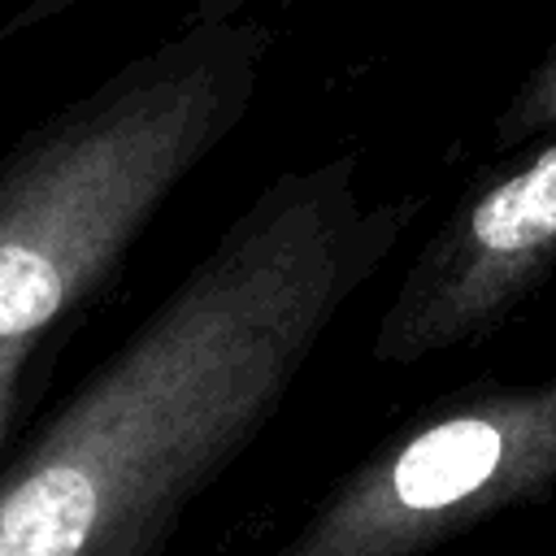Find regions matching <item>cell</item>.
<instances>
[{"mask_svg":"<svg viewBox=\"0 0 556 556\" xmlns=\"http://www.w3.org/2000/svg\"><path fill=\"white\" fill-rule=\"evenodd\" d=\"M421 208V195H365L352 152L265 182L0 465V556H165Z\"/></svg>","mask_w":556,"mask_h":556,"instance_id":"obj_1","label":"cell"},{"mask_svg":"<svg viewBox=\"0 0 556 556\" xmlns=\"http://www.w3.org/2000/svg\"><path fill=\"white\" fill-rule=\"evenodd\" d=\"M256 17L187 22L0 156V352L35 348L126 261L165 200L243 126Z\"/></svg>","mask_w":556,"mask_h":556,"instance_id":"obj_2","label":"cell"},{"mask_svg":"<svg viewBox=\"0 0 556 556\" xmlns=\"http://www.w3.org/2000/svg\"><path fill=\"white\" fill-rule=\"evenodd\" d=\"M556 486V369L443 395L365 452L274 556H426Z\"/></svg>","mask_w":556,"mask_h":556,"instance_id":"obj_3","label":"cell"},{"mask_svg":"<svg viewBox=\"0 0 556 556\" xmlns=\"http://www.w3.org/2000/svg\"><path fill=\"white\" fill-rule=\"evenodd\" d=\"M552 269L556 135L539 139L526 161L478 178L426 235L378 313L369 356L404 369L482 343L547 282Z\"/></svg>","mask_w":556,"mask_h":556,"instance_id":"obj_4","label":"cell"},{"mask_svg":"<svg viewBox=\"0 0 556 556\" xmlns=\"http://www.w3.org/2000/svg\"><path fill=\"white\" fill-rule=\"evenodd\" d=\"M547 135H556V35L543 43V52L521 74L517 91L508 96V104L495 113V126H491V139L504 152Z\"/></svg>","mask_w":556,"mask_h":556,"instance_id":"obj_5","label":"cell"},{"mask_svg":"<svg viewBox=\"0 0 556 556\" xmlns=\"http://www.w3.org/2000/svg\"><path fill=\"white\" fill-rule=\"evenodd\" d=\"M252 0H191V17L187 22H230L243 17Z\"/></svg>","mask_w":556,"mask_h":556,"instance_id":"obj_6","label":"cell"}]
</instances>
